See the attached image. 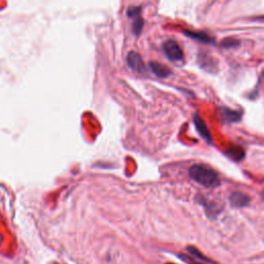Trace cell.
Segmentation results:
<instances>
[{
  "mask_svg": "<svg viewBox=\"0 0 264 264\" xmlns=\"http://www.w3.org/2000/svg\"><path fill=\"white\" fill-rule=\"evenodd\" d=\"M189 177L206 188H214L220 185V179L218 173L207 165L195 164L190 167Z\"/></svg>",
  "mask_w": 264,
  "mask_h": 264,
  "instance_id": "1",
  "label": "cell"
},
{
  "mask_svg": "<svg viewBox=\"0 0 264 264\" xmlns=\"http://www.w3.org/2000/svg\"><path fill=\"white\" fill-rule=\"evenodd\" d=\"M165 55L170 61L181 62L184 59V53L179 44L174 41H168L163 45Z\"/></svg>",
  "mask_w": 264,
  "mask_h": 264,
  "instance_id": "2",
  "label": "cell"
},
{
  "mask_svg": "<svg viewBox=\"0 0 264 264\" xmlns=\"http://www.w3.org/2000/svg\"><path fill=\"white\" fill-rule=\"evenodd\" d=\"M140 13H142V9L140 8H130L127 12V15L129 18L134 20L133 25H132V30L136 37H139L142 34L143 28H144V20L142 16H140Z\"/></svg>",
  "mask_w": 264,
  "mask_h": 264,
  "instance_id": "3",
  "label": "cell"
},
{
  "mask_svg": "<svg viewBox=\"0 0 264 264\" xmlns=\"http://www.w3.org/2000/svg\"><path fill=\"white\" fill-rule=\"evenodd\" d=\"M127 64L128 66L134 70L136 73H143L145 72V64L143 58L140 57L137 52H130L127 55Z\"/></svg>",
  "mask_w": 264,
  "mask_h": 264,
  "instance_id": "4",
  "label": "cell"
},
{
  "mask_svg": "<svg viewBox=\"0 0 264 264\" xmlns=\"http://www.w3.org/2000/svg\"><path fill=\"white\" fill-rule=\"evenodd\" d=\"M194 125L196 127L197 132L200 134V136L205 140V142H207L208 144H212L213 143L212 136H210L209 130L205 124V122L197 114L194 115Z\"/></svg>",
  "mask_w": 264,
  "mask_h": 264,
  "instance_id": "5",
  "label": "cell"
},
{
  "mask_svg": "<svg viewBox=\"0 0 264 264\" xmlns=\"http://www.w3.org/2000/svg\"><path fill=\"white\" fill-rule=\"evenodd\" d=\"M230 204L234 207H244L250 202V197L240 192H233L229 196Z\"/></svg>",
  "mask_w": 264,
  "mask_h": 264,
  "instance_id": "6",
  "label": "cell"
},
{
  "mask_svg": "<svg viewBox=\"0 0 264 264\" xmlns=\"http://www.w3.org/2000/svg\"><path fill=\"white\" fill-rule=\"evenodd\" d=\"M150 66H151V69L154 73V75L157 76L158 78H167L171 75V70L168 67L164 66L163 64L157 63V62H151Z\"/></svg>",
  "mask_w": 264,
  "mask_h": 264,
  "instance_id": "7",
  "label": "cell"
},
{
  "mask_svg": "<svg viewBox=\"0 0 264 264\" xmlns=\"http://www.w3.org/2000/svg\"><path fill=\"white\" fill-rule=\"evenodd\" d=\"M221 111H222L221 112L222 113V119L225 122L235 123V122L240 121V119H241V113L238 111H233V110L227 109V108H223Z\"/></svg>",
  "mask_w": 264,
  "mask_h": 264,
  "instance_id": "8",
  "label": "cell"
},
{
  "mask_svg": "<svg viewBox=\"0 0 264 264\" xmlns=\"http://www.w3.org/2000/svg\"><path fill=\"white\" fill-rule=\"evenodd\" d=\"M185 35H187L188 38H191L192 40H195L198 41L200 43H204V44H212L214 42V40L208 37L207 34L203 33V32H192V31H185Z\"/></svg>",
  "mask_w": 264,
  "mask_h": 264,
  "instance_id": "9",
  "label": "cell"
},
{
  "mask_svg": "<svg viewBox=\"0 0 264 264\" xmlns=\"http://www.w3.org/2000/svg\"><path fill=\"white\" fill-rule=\"evenodd\" d=\"M226 155L229 156L231 159L235 161H239L244 157V151L241 148L234 147V148H230L229 150L226 151Z\"/></svg>",
  "mask_w": 264,
  "mask_h": 264,
  "instance_id": "10",
  "label": "cell"
},
{
  "mask_svg": "<svg viewBox=\"0 0 264 264\" xmlns=\"http://www.w3.org/2000/svg\"><path fill=\"white\" fill-rule=\"evenodd\" d=\"M199 62H200V65L203 67V68H205V69H207V70H209V67H212L213 68V70L215 69V67H216V64H215V61H214V59H213V57H209V56H207V55H205V56H199Z\"/></svg>",
  "mask_w": 264,
  "mask_h": 264,
  "instance_id": "11",
  "label": "cell"
},
{
  "mask_svg": "<svg viewBox=\"0 0 264 264\" xmlns=\"http://www.w3.org/2000/svg\"><path fill=\"white\" fill-rule=\"evenodd\" d=\"M187 250L189 251V253L191 254V255H193V256H194L195 258H198V260H201V261H206V262H210L208 259H206L197 249H195V248H193V247H188L187 248Z\"/></svg>",
  "mask_w": 264,
  "mask_h": 264,
  "instance_id": "12",
  "label": "cell"
},
{
  "mask_svg": "<svg viewBox=\"0 0 264 264\" xmlns=\"http://www.w3.org/2000/svg\"><path fill=\"white\" fill-rule=\"evenodd\" d=\"M54 264H57V263H54Z\"/></svg>",
  "mask_w": 264,
  "mask_h": 264,
  "instance_id": "13",
  "label": "cell"
}]
</instances>
